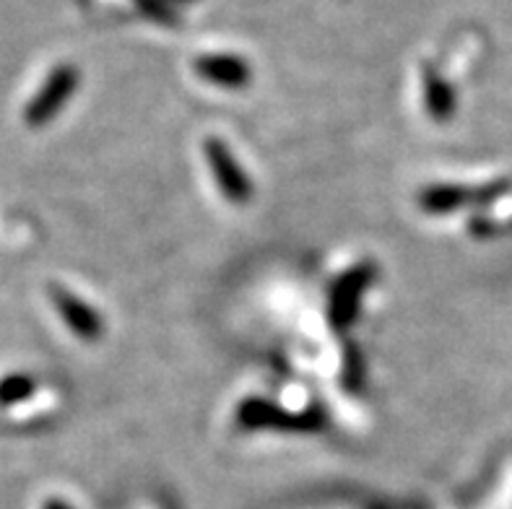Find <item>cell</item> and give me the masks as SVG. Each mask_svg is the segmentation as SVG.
Wrapping results in <instances>:
<instances>
[{
    "mask_svg": "<svg viewBox=\"0 0 512 509\" xmlns=\"http://www.w3.org/2000/svg\"><path fill=\"white\" fill-rule=\"evenodd\" d=\"M377 278L375 263H359L336 278L328 294V320L336 330H346L357 320L359 304Z\"/></svg>",
    "mask_w": 512,
    "mask_h": 509,
    "instance_id": "6da1fadb",
    "label": "cell"
},
{
    "mask_svg": "<svg viewBox=\"0 0 512 509\" xmlns=\"http://www.w3.org/2000/svg\"><path fill=\"white\" fill-rule=\"evenodd\" d=\"M237 424L242 429H266L268 426V429H299V432H307V429H323L325 416L318 408L294 413L279 408L271 400L247 398L237 408Z\"/></svg>",
    "mask_w": 512,
    "mask_h": 509,
    "instance_id": "7a4b0ae2",
    "label": "cell"
},
{
    "mask_svg": "<svg viewBox=\"0 0 512 509\" xmlns=\"http://www.w3.org/2000/svg\"><path fill=\"white\" fill-rule=\"evenodd\" d=\"M203 156H206L208 169L214 174L216 185H219L221 195L232 200L234 206H242L253 198V182L242 172L237 156L232 154L227 143L216 136H208L203 141Z\"/></svg>",
    "mask_w": 512,
    "mask_h": 509,
    "instance_id": "3957f363",
    "label": "cell"
},
{
    "mask_svg": "<svg viewBox=\"0 0 512 509\" xmlns=\"http://www.w3.org/2000/svg\"><path fill=\"white\" fill-rule=\"evenodd\" d=\"M76 84L78 73L73 71V68H68V65H65V68H58V71L47 78L45 89L39 91L34 104L29 107V123L42 125L45 120H50V117L68 102V97L73 94Z\"/></svg>",
    "mask_w": 512,
    "mask_h": 509,
    "instance_id": "277c9868",
    "label": "cell"
},
{
    "mask_svg": "<svg viewBox=\"0 0 512 509\" xmlns=\"http://www.w3.org/2000/svg\"><path fill=\"white\" fill-rule=\"evenodd\" d=\"M195 73L224 89H245L250 84V65L234 55H201L195 60Z\"/></svg>",
    "mask_w": 512,
    "mask_h": 509,
    "instance_id": "5b68a950",
    "label": "cell"
},
{
    "mask_svg": "<svg viewBox=\"0 0 512 509\" xmlns=\"http://www.w3.org/2000/svg\"><path fill=\"white\" fill-rule=\"evenodd\" d=\"M52 294H55L58 312L65 317L68 328H71L78 338H84V341H97V338H102L104 333L102 317L91 310L89 304L81 302V299L73 297V294H68V291L63 289H55Z\"/></svg>",
    "mask_w": 512,
    "mask_h": 509,
    "instance_id": "8992f818",
    "label": "cell"
},
{
    "mask_svg": "<svg viewBox=\"0 0 512 509\" xmlns=\"http://www.w3.org/2000/svg\"><path fill=\"white\" fill-rule=\"evenodd\" d=\"M497 193V190H484V193H468V190H461V187H450V185H440V187H427L419 193V208L424 213H450L455 208H463L471 198L481 200L487 198V195Z\"/></svg>",
    "mask_w": 512,
    "mask_h": 509,
    "instance_id": "52a82bcc",
    "label": "cell"
},
{
    "mask_svg": "<svg viewBox=\"0 0 512 509\" xmlns=\"http://www.w3.org/2000/svg\"><path fill=\"white\" fill-rule=\"evenodd\" d=\"M424 102H427V112L432 120H450L455 112V97L450 89L435 71L424 73Z\"/></svg>",
    "mask_w": 512,
    "mask_h": 509,
    "instance_id": "ba28073f",
    "label": "cell"
},
{
    "mask_svg": "<svg viewBox=\"0 0 512 509\" xmlns=\"http://www.w3.org/2000/svg\"><path fill=\"white\" fill-rule=\"evenodd\" d=\"M344 377H346V387H351V390H357V387L362 385V364H359V354L354 346L346 348Z\"/></svg>",
    "mask_w": 512,
    "mask_h": 509,
    "instance_id": "9c48e42d",
    "label": "cell"
},
{
    "mask_svg": "<svg viewBox=\"0 0 512 509\" xmlns=\"http://www.w3.org/2000/svg\"><path fill=\"white\" fill-rule=\"evenodd\" d=\"M47 509H71V507H68V504H63V502H50V504H47Z\"/></svg>",
    "mask_w": 512,
    "mask_h": 509,
    "instance_id": "30bf717a",
    "label": "cell"
}]
</instances>
